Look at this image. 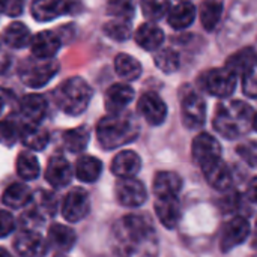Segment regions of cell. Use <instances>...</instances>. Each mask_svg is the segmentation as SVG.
<instances>
[{
  "label": "cell",
  "mask_w": 257,
  "mask_h": 257,
  "mask_svg": "<svg viewBox=\"0 0 257 257\" xmlns=\"http://www.w3.org/2000/svg\"><path fill=\"white\" fill-rule=\"evenodd\" d=\"M113 242L119 257H158L160 242L146 215L128 214L113 229Z\"/></svg>",
  "instance_id": "obj_1"
},
{
  "label": "cell",
  "mask_w": 257,
  "mask_h": 257,
  "mask_svg": "<svg viewBox=\"0 0 257 257\" xmlns=\"http://www.w3.org/2000/svg\"><path fill=\"white\" fill-rule=\"evenodd\" d=\"M254 111L244 101L233 99L217 105L214 114V128L227 140L239 139L253 128Z\"/></svg>",
  "instance_id": "obj_2"
},
{
  "label": "cell",
  "mask_w": 257,
  "mask_h": 257,
  "mask_svg": "<svg viewBox=\"0 0 257 257\" xmlns=\"http://www.w3.org/2000/svg\"><path fill=\"white\" fill-rule=\"evenodd\" d=\"M139 136V123L130 113H110L102 117L96 126V137L99 145L110 151L131 143Z\"/></svg>",
  "instance_id": "obj_3"
},
{
  "label": "cell",
  "mask_w": 257,
  "mask_h": 257,
  "mask_svg": "<svg viewBox=\"0 0 257 257\" xmlns=\"http://www.w3.org/2000/svg\"><path fill=\"white\" fill-rule=\"evenodd\" d=\"M92 93V87L86 80L81 77H72L63 81L54 92V101L63 113L69 116H78L87 108Z\"/></svg>",
  "instance_id": "obj_4"
},
{
  "label": "cell",
  "mask_w": 257,
  "mask_h": 257,
  "mask_svg": "<svg viewBox=\"0 0 257 257\" xmlns=\"http://www.w3.org/2000/svg\"><path fill=\"white\" fill-rule=\"evenodd\" d=\"M59 65L51 59H27L20 68V78L29 87H42L57 74Z\"/></svg>",
  "instance_id": "obj_5"
},
{
  "label": "cell",
  "mask_w": 257,
  "mask_h": 257,
  "mask_svg": "<svg viewBox=\"0 0 257 257\" xmlns=\"http://www.w3.org/2000/svg\"><path fill=\"white\" fill-rule=\"evenodd\" d=\"M202 89L217 98H227L235 92L236 74L229 68H214L200 77Z\"/></svg>",
  "instance_id": "obj_6"
},
{
  "label": "cell",
  "mask_w": 257,
  "mask_h": 257,
  "mask_svg": "<svg viewBox=\"0 0 257 257\" xmlns=\"http://www.w3.org/2000/svg\"><path fill=\"white\" fill-rule=\"evenodd\" d=\"M181 114L188 130L202 128L206 122V102L196 90L187 89L181 96Z\"/></svg>",
  "instance_id": "obj_7"
},
{
  "label": "cell",
  "mask_w": 257,
  "mask_h": 257,
  "mask_svg": "<svg viewBox=\"0 0 257 257\" xmlns=\"http://www.w3.org/2000/svg\"><path fill=\"white\" fill-rule=\"evenodd\" d=\"M90 211L89 194L83 188H72L63 199L62 215L68 223H77L87 217Z\"/></svg>",
  "instance_id": "obj_8"
},
{
  "label": "cell",
  "mask_w": 257,
  "mask_h": 257,
  "mask_svg": "<svg viewBox=\"0 0 257 257\" xmlns=\"http://www.w3.org/2000/svg\"><path fill=\"white\" fill-rule=\"evenodd\" d=\"M116 199L122 206L126 208H137L146 202L148 193L139 179L134 178H120L116 184Z\"/></svg>",
  "instance_id": "obj_9"
},
{
  "label": "cell",
  "mask_w": 257,
  "mask_h": 257,
  "mask_svg": "<svg viewBox=\"0 0 257 257\" xmlns=\"http://www.w3.org/2000/svg\"><path fill=\"white\" fill-rule=\"evenodd\" d=\"M191 151L193 158L200 166V169L221 158V145L214 136L208 133H202L194 137Z\"/></svg>",
  "instance_id": "obj_10"
},
{
  "label": "cell",
  "mask_w": 257,
  "mask_h": 257,
  "mask_svg": "<svg viewBox=\"0 0 257 257\" xmlns=\"http://www.w3.org/2000/svg\"><path fill=\"white\" fill-rule=\"evenodd\" d=\"M137 108L143 119L154 126L161 125L167 117V105L163 98L155 92L143 93L139 99Z\"/></svg>",
  "instance_id": "obj_11"
},
{
  "label": "cell",
  "mask_w": 257,
  "mask_h": 257,
  "mask_svg": "<svg viewBox=\"0 0 257 257\" xmlns=\"http://www.w3.org/2000/svg\"><path fill=\"white\" fill-rule=\"evenodd\" d=\"M15 251L21 257H44L47 253V241L35 229H23L15 241Z\"/></svg>",
  "instance_id": "obj_12"
},
{
  "label": "cell",
  "mask_w": 257,
  "mask_h": 257,
  "mask_svg": "<svg viewBox=\"0 0 257 257\" xmlns=\"http://www.w3.org/2000/svg\"><path fill=\"white\" fill-rule=\"evenodd\" d=\"M250 223L244 217H235L232 218L223 229L221 239H220V248L221 251L227 253L233 250L235 247L241 245L250 235Z\"/></svg>",
  "instance_id": "obj_13"
},
{
  "label": "cell",
  "mask_w": 257,
  "mask_h": 257,
  "mask_svg": "<svg viewBox=\"0 0 257 257\" xmlns=\"http://www.w3.org/2000/svg\"><path fill=\"white\" fill-rule=\"evenodd\" d=\"M20 117L23 120V125H32L39 123L47 111V101L42 95H26L20 102Z\"/></svg>",
  "instance_id": "obj_14"
},
{
  "label": "cell",
  "mask_w": 257,
  "mask_h": 257,
  "mask_svg": "<svg viewBox=\"0 0 257 257\" xmlns=\"http://www.w3.org/2000/svg\"><path fill=\"white\" fill-rule=\"evenodd\" d=\"M45 179L54 188L66 187L72 179V169L68 160L62 155L51 157L45 170Z\"/></svg>",
  "instance_id": "obj_15"
},
{
  "label": "cell",
  "mask_w": 257,
  "mask_h": 257,
  "mask_svg": "<svg viewBox=\"0 0 257 257\" xmlns=\"http://www.w3.org/2000/svg\"><path fill=\"white\" fill-rule=\"evenodd\" d=\"M71 12L69 0H35L32 3V15L38 21H51Z\"/></svg>",
  "instance_id": "obj_16"
},
{
  "label": "cell",
  "mask_w": 257,
  "mask_h": 257,
  "mask_svg": "<svg viewBox=\"0 0 257 257\" xmlns=\"http://www.w3.org/2000/svg\"><path fill=\"white\" fill-rule=\"evenodd\" d=\"M155 212L164 227L167 229L176 227L181 220V203L178 200V196L157 197Z\"/></svg>",
  "instance_id": "obj_17"
},
{
  "label": "cell",
  "mask_w": 257,
  "mask_h": 257,
  "mask_svg": "<svg viewBox=\"0 0 257 257\" xmlns=\"http://www.w3.org/2000/svg\"><path fill=\"white\" fill-rule=\"evenodd\" d=\"M203 175L206 178V182L218 190V191H227L232 187L233 178H232V172L229 169V166L220 158L205 167H202Z\"/></svg>",
  "instance_id": "obj_18"
},
{
  "label": "cell",
  "mask_w": 257,
  "mask_h": 257,
  "mask_svg": "<svg viewBox=\"0 0 257 257\" xmlns=\"http://www.w3.org/2000/svg\"><path fill=\"white\" fill-rule=\"evenodd\" d=\"M60 48V39L59 36L51 30L39 32L33 39L30 41V50L32 54L38 59H53Z\"/></svg>",
  "instance_id": "obj_19"
},
{
  "label": "cell",
  "mask_w": 257,
  "mask_h": 257,
  "mask_svg": "<svg viewBox=\"0 0 257 257\" xmlns=\"http://www.w3.org/2000/svg\"><path fill=\"white\" fill-rule=\"evenodd\" d=\"M134 89L125 83H116L105 92V107L110 113H120L134 99Z\"/></svg>",
  "instance_id": "obj_20"
},
{
  "label": "cell",
  "mask_w": 257,
  "mask_h": 257,
  "mask_svg": "<svg viewBox=\"0 0 257 257\" xmlns=\"http://www.w3.org/2000/svg\"><path fill=\"white\" fill-rule=\"evenodd\" d=\"M142 169V160L134 151H122L111 161V172L117 178H134Z\"/></svg>",
  "instance_id": "obj_21"
},
{
  "label": "cell",
  "mask_w": 257,
  "mask_h": 257,
  "mask_svg": "<svg viewBox=\"0 0 257 257\" xmlns=\"http://www.w3.org/2000/svg\"><path fill=\"white\" fill-rule=\"evenodd\" d=\"M196 6L190 2H179L176 6L170 8L167 14V21L175 30H184L190 27L196 20Z\"/></svg>",
  "instance_id": "obj_22"
},
{
  "label": "cell",
  "mask_w": 257,
  "mask_h": 257,
  "mask_svg": "<svg viewBox=\"0 0 257 257\" xmlns=\"http://www.w3.org/2000/svg\"><path fill=\"white\" fill-rule=\"evenodd\" d=\"M136 42L146 51L158 50L164 42V32L154 23H145L136 32Z\"/></svg>",
  "instance_id": "obj_23"
},
{
  "label": "cell",
  "mask_w": 257,
  "mask_h": 257,
  "mask_svg": "<svg viewBox=\"0 0 257 257\" xmlns=\"http://www.w3.org/2000/svg\"><path fill=\"white\" fill-rule=\"evenodd\" d=\"M182 190V178L175 172H160L154 179L155 197L178 196Z\"/></svg>",
  "instance_id": "obj_24"
},
{
  "label": "cell",
  "mask_w": 257,
  "mask_h": 257,
  "mask_svg": "<svg viewBox=\"0 0 257 257\" xmlns=\"http://www.w3.org/2000/svg\"><path fill=\"white\" fill-rule=\"evenodd\" d=\"M20 139L26 148H29L32 151H42L48 145L50 134L47 130L41 128L39 123H32V125L21 126Z\"/></svg>",
  "instance_id": "obj_25"
},
{
  "label": "cell",
  "mask_w": 257,
  "mask_h": 257,
  "mask_svg": "<svg viewBox=\"0 0 257 257\" xmlns=\"http://www.w3.org/2000/svg\"><path fill=\"white\" fill-rule=\"evenodd\" d=\"M33 197V193L30 191V188L21 182H15L11 184L5 193H3V203L6 206H9L11 209H21L26 208L30 200Z\"/></svg>",
  "instance_id": "obj_26"
},
{
  "label": "cell",
  "mask_w": 257,
  "mask_h": 257,
  "mask_svg": "<svg viewBox=\"0 0 257 257\" xmlns=\"http://www.w3.org/2000/svg\"><path fill=\"white\" fill-rule=\"evenodd\" d=\"M75 239V232L65 224H53L48 230V244L59 251H69Z\"/></svg>",
  "instance_id": "obj_27"
},
{
  "label": "cell",
  "mask_w": 257,
  "mask_h": 257,
  "mask_svg": "<svg viewBox=\"0 0 257 257\" xmlns=\"http://www.w3.org/2000/svg\"><path fill=\"white\" fill-rule=\"evenodd\" d=\"M256 63L257 54L254 53V50L253 48H242L227 59L226 68H229L236 75H245L250 71H253Z\"/></svg>",
  "instance_id": "obj_28"
},
{
  "label": "cell",
  "mask_w": 257,
  "mask_h": 257,
  "mask_svg": "<svg viewBox=\"0 0 257 257\" xmlns=\"http://www.w3.org/2000/svg\"><path fill=\"white\" fill-rule=\"evenodd\" d=\"M2 38H3V41H5V44L8 47L15 48V50H20V48L26 47L32 41L30 30L23 23H12V24H9L3 30Z\"/></svg>",
  "instance_id": "obj_29"
},
{
  "label": "cell",
  "mask_w": 257,
  "mask_h": 257,
  "mask_svg": "<svg viewBox=\"0 0 257 257\" xmlns=\"http://www.w3.org/2000/svg\"><path fill=\"white\" fill-rule=\"evenodd\" d=\"M102 172V163L90 155H84L81 158H78L77 164H75V175L80 181L83 182H95L99 175Z\"/></svg>",
  "instance_id": "obj_30"
},
{
  "label": "cell",
  "mask_w": 257,
  "mask_h": 257,
  "mask_svg": "<svg viewBox=\"0 0 257 257\" xmlns=\"http://www.w3.org/2000/svg\"><path fill=\"white\" fill-rule=\"evenodd\" d=\"M114 69L117 72V75L126 81H133L137 80L142 75V65L140 62L125 53H120L116 56L114 59Z\"/></svg>",
  "instance_id": "obj_31"
},
{
  "label": "cell",
  "mask_w": 257,
  "mask_h": 257,
  "mask_svg": "<svg viewBox=\"0 0 257 257\" xmlns=\"http://www.w3.org/2000/svg\"><path fill=\"white\" fill-rule=\"evenodd\" d=\"M200 23L206 30H214L223 15V3L220 0H205L199 9Z\"/></svg>",
  "instance_id": "obj_32"
},
{
  "label": "cell",
  "mask_w": 257,
  "mask_h": 257,
  "mask_svg": "<svg viewBox=\"0 0 257 257\" xmlns=\"http://www.w3.org/2000/svg\"><path fill=\"white\" fill-rule=\"evenodd\" d=\"M89 139H90V133H89L87 126L72 128L63 134V143H65L66 149L71 152H75V154L86 149Z\"/></svg>",
  "instance_id": "obj_33"
},
{
  "label": "cell",
  "mask_w": 257,
  "mask_h": 257,
  "mask_svg": "<svg viewBox=\"0 0 257 257\" xmlns=\"http://www.w3.org/2000/svg\"><path fill=\"white\" fill-rule=\"evenodd\" d=\"M17 173L24 181H33L39 175L38 158L32 152H21L17 158Z\"/></svg>",
  "instance_id": "obj_34"
},
{
  "label": "cell",
  "mask_w": 257,
  "mask_h": 257,
  "mask_svg": "<svg viewBox=\"0 0 257 257\" xmlns=\"http://www.w3.org/2000/svg\"><path fill=\"white\" fill-rule=\"evenodd\" d=\"M155 65L166 74H173L179 69V54L173 48H160L155 53Z\"/></svg>",
  "instance_id": "obj_35"
},
{
  "label": "cell",
  "mask_w": 257,
  "mask_h": 257,
  "mask_svg": "<svg viewBox=\"0 0 257 257\" xmlns=\"http://www.w3.org/2000/svg\"><path fill=\"white\" fill-rule=\"evenodd\" d=\"M142 12L149 21H158L164 18L170 11L169 0H142Z\"/></svg>",
  "instance_id": "obj_36"
},
{
  "label": "cell",
  "mask_w": 257,
  "mask_h": 257,
  "mask_svg": "<svg viewBox=\"0 0 257 257\" xmlns=\"http://www.w3.org/2000/svg\"><path fill=\"white\" fill-rule=\"evenodd\" d=\"M104 32H105V35L108 38L122 42V41H126L131 36V24H130L128 20L114 18V20L105 23Z\"/></svg>",
  "instance_id": "obj_37"
},
{
  "label": "cell",
  "mask_w": 257,
  "mask_h": 257,
  "mask_svg": "<svg viewBox=\"0 0 257 257\" xmlns=\"http://www.w3.org/2000/svg\"><path fill=\"white\" fill-rule=\"evenodd\" d=\"M21 134V125L15 119H5L0 122V143L12 146Z\"/></svg>",
  "instance_id": "obj_38"
},
{
  "label": "cell",
  "mask_w": 257,
  "mask_h": 257,
  "mask_svg": "<svg viewBox=\"0 0 257 257\" xmlns=\"http://www.w3.org/2000/svg\"><path fill=\"white\" fill-rule=\"evenodd\" d=\"M107 11L114 18H122L131 21L134 17V5L133 0H108Z\"/></svg>",
  "instance_id": "obj_39"
},
{
  "label": "cell",
  "mask_w": 257,
  "mask_h": 257,
  "mask_svg": "<svg viewBox=\"0 0 257 257\" xmlns=\"http://www.w3.org/2000/svg\"><path fill=\"white\" fill-rule=\"evenodd\" d=\"M238 154L247 161L250 166L257 167V142H248L238 146Z\"/></svg>",
  "instance_id": "obj_40"
},
{
  "label": "cell",
  "mask_w": 257,
  "mask_h": 257,
  "mask_svg": "<svg viewBox=\"0 0 257 257\" xmlns=\"http://www.w3.org/2000/svg\"><path fill=\"white\" fill-rule=\"evenodd\" d=\"M242 90L247 96L257 98V72L250 71L242 78Z\"/></svg>",
  "instance_id": "obj_41"
},
{
  "label": "cell",
  "mask_w": 257,
  "mask_h": 257,
  "mask_svg": "<svg viewBox=\"0 0 257 257\" xmlns=\"http://www.w3.org/2000/svg\"><path fill=\"white\" fill-rule=\"evenodd\" d=\"M0 12L17 17L23 12V0H0Z\"/></svg>",
  "instance_id": "obj_42"
},
{
  "label": "cell",
  "mask_w": 257,
  "mask_h": 257,
  "mask_svg": "<svg viewBox=\"0 0 257 257\" xmlns=\"http://www.w3.org/2000/svg\"><path fill=\"white\" fill-rule=\"evenodd\" d=\"M15 229V220L11 212L0 209V238L8 236Z\"/></svg>",
  "instance_id": "obj_43"
},
{
  "label": "cell",
  "mask_w": 257,
  "mask_h": 257,
  "mask_svg": "<svg viewBox=\"0 0 257 257\" xmlns=\"http://www.w3.org/2000/svg\"><path fill=\"white\" fill-rule=\"evenodd\" d=\"M247 197L250 202L256 203L257 205V176L251 179V182L248 184V188H247Z\"/></svg>",
  "instance_id": "obj_44"
},
{
  "label": "cell",
  "mask_w": 257,
  "mask_h": 257,
  "mask_svg": "<svg viewBox=\"0 0 257 257\" xmlns=\"http://www.w3.org/2000/svg\"><path fill=\"white\" fill-rule=\"evenodd\" d=\"M6 102H8V93H6L5 90L0 89V114H2V111H3Z\"/></svg>",
  "instance_id": "obj_45"
},
{
  "label": "cell",
  "mask_w": 257,
  "mask_h": 257,
  "mask_svg": "<svg viewBox=\"0 0 257 257\" xmlns=\"http://www.w3.org/2000/svg\"><path fill=\"white\" fill-rule=\"evenodd\" d=\"M0 257H12V254L8 250H5V248L0 247Z\"/></svg>",
  "instance_id": "obj_46"
},
{
  "label": "cell",
  "mask_w": 257,
  "mask_h": 257,
  "mask_svg": "<svg viewBox=\"0 0 257 257\" xmlns=\"http://www.w3.org/2000/svg\"><path fill=\"white\" fill-rule=\"evenodd\" d=\"M253 128L257 131V114H254V119H253Z\"/></svg>",
  "instance_id": "obj_47"
},
{
  "label": "cell",
  "mask_w": 257,
  "mask_h": 257,
  "mask_svg": "<svg viewBox=\"0 0 257 257\" xmlns=\"http://www.w3.org/2000/svg\"><path fill=\"white\" fill-rule=\"evenodd\" d=\"M254 233H256V242H257V224H256V230H254Z\"/></svg>",
  "instance_id": "obj_48"
},
{
  "label": "cell",
  "mask_w": 257,
  "mask_h": 257,
  "mask_svg": "<svg viewBox=\"0 0 257 257\" xmlns=\"http://www.w3.org/2000/svg\"><path fill=\"white\" fill-rule=\"evenodd\" d=\"M181 2H188V0H181Z\"/></svg>",
  "instance_id": "obj_49"
},
{
  "label": "cell",
  "mask_w": 257,
  "mask_h": 257,
  "mask_svg": "<svg viewBox=\"0 0 257 257\" xmlns=\"http://www.w3.org/2000/svg\"><path fill=\"white\" fill-rule=\"evenodd\" d=\"M56 257H65V256H56Z\"/></svg>",
  "instance_id": "obj_50"
}]
</instances>
